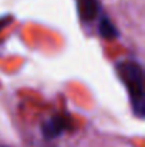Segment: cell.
I'll return each instance as SVG.
<instances>
[{
	"mask_svg": "<svg viewBox=\"0 0 145 147\" xmlns=\"http://www.w3.org/2000/svg\"><path fill=\"white\" fill-rule=\"evenodd\" d=\"M121 79L128 90L132 111L137 117L142 119L145 114V93H144V74L142 67L137 61H122L117 66Z\"/></svg>",
	"mask_w": 145,
	"mask_h": 147,
	"instance_id": "1",
	"label": "cell"
},
{
	"mask_svg": "<svg viewBox=\"0 0 145 147\" xmlns=\"http://www.w3.org/2000/svg\"><path fill=\"white\" fill-rule=\"evenodd\" d=\"M65 126H64V121L60 119V117H51L46 120L43 124H41V134L44 139L47 140H53V139H57L63 134Z\"/></svg>",
	"mask_w": 145,
	"mask_h": 147,
	"instance_id": "2",
	"label": "cell"
},
{
	"mask_svg": "<svg viewBox=\"0 0 145 147\" xmlns=\"http://www.w3.org/2000/svg\"><path fill=\"white\" fill-rule=\"evenodd\" d=\"M77 10L84 22H91L100 14L98 0H77Z\"/></svg>",
	"mask_w": 145,
	"mask_h": 147,
	"instance_id": "3",
	"label": "cell"
},
{
	"mask_svg": "<svg viewBox=\"0 0 145 147\" xmlns=\"http://www.w3.org/2000/svg\"><path fill=\"white\" fill-rule=\"evenodd\" d=\"M98 33L102 39L105 40H115L120 33L117 30V27L114 26V23L107 17V16H102L100 19V23H98Z\"/></svg>",
	"mask_w": 145,
	"mask_h": 147,
	"instance_id": "4",
	"label": "cell"
}]
</instances>
